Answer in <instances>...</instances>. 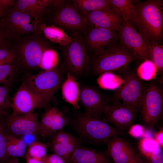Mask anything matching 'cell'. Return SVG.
<instances>
[{
    "label": "cell",
    "instance_id": "1",
    "mask_svg": "<svg viewBox=\"0 0 163 163\" xmlns=\"http://www.w3.org/2000/svg\"><path fill=\"white\" fill-rule=\"evenodd\" d=\"M135 27L150 42H159L163 37V1L137 0Z\"/></svg>",
    "mask_w": 163,
    "mask_h": 163
},
{
    "label": "cell",
    "instance_id": "2",
    "mask_svg": "<svg viewBox=\"0 0 163 163\" xmlns=\"http://www.w3.org/2000/svg\"><path fill=\"white\" fill-rule=\"evenodd\" d=\"M137 59L135 55L119 40L110 43L101 53L93 55L90 69L94 75H99L128 67Z\"/></svg>",
    "mask_w": 163,
    "mask_h": 163
},
{
    "label": "cell",
    "instance_id": "3",
    "mask_svg": "<svg viewBox=\"0 0 163 163\" xmlns=\"http://www.w3.org/2000/svg\"><path fill=\"white\" fill-rule=\"evenodd\" d=\"M72 37L70 43L62 46L63 69L66 74L69 73L76 78L88 74L90 62L82 33H74Z\"/></svg>",
    "mask_w": 163,
    "mask_h": 163
},
{
    "label": "cell",
    "instance_id": "4",
    "mask_svg": "<svg viewBox=\"0 0 163 163\" xmlns=\"http://www.w3.org/2000/svg\"><path fill=\"white\" fill-rule=\"evenodd\" d=\"M139 110L141 120L145 124L153 126L161 118L163 111L162 85L153 80L145 86Z\"/></svg>",
    "mask_w": 163,
    "mask_h": 163
},
{
    "label": "cell",
    "instance_id": "5",
    "mask_svg": "<svg viewBox=\"0 0 163 163\" xmlns=\"http://www.w3.org/2000/svg\"><path fill=\"white\" fill-rule=\"evenodd\" d=\"M123 82L111 96L136 110H139L145 86L136 73L129 66L117 71Z\"/></svg>",
    "mask_w": 163,
    "mask_h": 163
},
{
    "label": "cell",
    "instance_id": "6",
    "mask_svg": "<svg viewBox=\"0 0 163 163\" xmlns=\"http://www.w3.org/2000/svg\"><path fill=\"white\" fill-rule=\"evenodd\" d=\"M24 82L46 104L51 100L63 82L62 74L56 68L29 75Z\"/></svg>",
    "mask_w": 163,
    "mask_h": 163
},
{
    "label": "cell",
    "instance_id": "7",
    "mask_svg": "<svg viewBox=\"0 0 163 163\" xmlns=\"http://www.w3.org/2000/svg\"><path fill=\"white\" fill-rule=\"evenodd\" d=\"M75 125L82 136L95 142L106 143L112 137L123 135L121 131L102 119L88 117L84 114L78 117Z\"/></svg>",
    "mask_w": 163,
    "mask_h": 163
},
{
    "label": "cell",
    "instance_id": "8",
    "mask_svg": "<svg viewBox=\"0 0 163 163\" xmlns=\"http://www.w3.org/2000/svg\"><path fill=\"white\" fill-rule=\"evenodd\" d=\"M54 5L56 9L53 15L54 22L64 29L85 34L88 30L89 24L86 18L80 14L72 5L65 3L63 1H56Z\"/></svg>",
    "mask_w": 163,
    "mask_h": 163
},
{
    "label": "cell",
    "instance_id": "9",
    "mask_svg": "<svg viewBox=\"0 0 163 163\" xmlns=\"http://www.w3.org/2000/svg\"><path fill=\"white\" fill-rule=\"evenodd\" d=\"M110 96L106 95L98 88L84 85L80 88L79 101L84 107L86 116L101 119L109 103Z\"/></svg>",
    "mask_w": 163,
    "mask_h": 163
},
{
    "label": "cell",
    "instance_id": "10",
    "mask_svg": "<svg viewBox=\"0 0 163 163\" xmlns=\"http://www.w3.org/2000/svg\"><path fill=\"white\" fill-rule=\"evenodd\" d=\"M117 31L119 42L129 49L138 59L143 61L150 59L148 41L135 28L123 21Z\"/></svg>",
    "mask_w": 163,
    "mask_h": 163
},
{
    "label": "cell",
    "instance_id": "11",
    "mask_svg": "<svg viewBox=\"0 0 163 163\" xmlns=\"http://www.w3.org/2000/svg\"><path fill=\"white\" fill-rule=\"evenodd\" d=\"M137 112L111 96L110 102L105 109L102 120L113 125L120 130H126L133 124Z\"/></svg>",
    "mask_w": 163,
    "mask_h": 163
},
{
    "label": "cell",
    "instance_id": "12",
    "mask_svg": "<svg viewBox=\"0 0 163 163\" xmlns=\"http://www.w3.org/2000/svg\"><path fill=\"white\" fill-rule=\"evenodd\" d=\"M11 102L12 114L14 115L32 112L36 108L46 105L43 100L32 91L24 82L17 90Z\"/></svg>",
    "mask_w": 163,
    "mask_h": 163
},
{
    "label": "cell",
    "instance_id": "13",
    "mask_svg": "<svg viewBox=\"0 0 163 163\" xmlns=\"http://www.w3.org/2000/svg\"><path fill=\"white\" fill-rule=\"evenodd\" d=\"M85 34L86 48L93 55L101 53L110 43L119 40L117 30L91 27Z\"/></svg>",
    "mask_w": 163,
    "mask_h": 163
},
{
    "label": "cell",
    "instance_id": "14",
    "mask_svg": "<svg viewBox=\"0 0 163 163\" xmlns=\"http://www.w3.org/2000/svg\"><path fill=\"white\" fill-rule=\"evenodd\" d=\"M6 125L12 133L17 135H34L39 132L37 116L33 112L21 115L12 114L8 119Z\"/></svg>",
    "mask_w": 163,
    "mask_h": 163
},
{
    "label": "cell",
    "instance_id": "15",
    "mask_svg": "<svg viewBox=\"0 0 163 163\" xmlns=\"http://www.w3.org/2000/svg\"><path fill=\"white\" fill-rule=\"evenodd\" d=\"M91 27L117 30L123 21L121 15L112 8L97 10L83 15Z\"/></svg>",
    "mask_w": 163,
    "mask_h": 163
},
{
    "label": "cell",
    "instance_id": "16",
    "mask_svg": "<svg viewBox=\"0 0 163 163\" xmlns=\"http://www.w3.org/2000/svg\"><path fill=\"white\" fill-rule=\"evenodd\" d=\"M68 123L64 114L57 108L53 107L42 114L40 123L39 133L46 137L60 131Z\"/></svg>",
    "mask_w": 163,
    "mask_h": 163
},
{
    "label": "cell",
    "instance_id": "17",
    "mask_svg": "<svg viewBox=\"0 0 163 163\" xmlns=\"http://www.w3.org/2000/svg\"><path fill=\"white\" fill-rule=\"evenodd\" d=\"M106 144L108 154L115 163H129L136 152L128 142L118 136L111 138Z\"/></svg>",
    "mask_w": 163,
    "mask_h": 163
},
{
    "label": "cell",
    "instance_id": "18",
    "mask_svg": "<svg viewBox=\"0 0 163 163\" xmlns=\"http://www.w3.org/2000/svg\"><path fill=\"white\" fill-rule=\"evenodd\" d=\"M46 44L40 40L32 39L23 43L20 50L21 59L29 68L38 66L43 51L47 49Z\"/></svg>",
    "mask_w": 163,
    "mask_h": 163
},
{
    "label": "cell",
    "instance_id": "19",
    "mask_svg": "<svg viewBox=\"0 0 163 163\" xmlns=\"http://www.w3.org/2000/svg\"><path fill=\"white\" fill-rule=\"evenodd\" d=\"M33 18L29 14L16 10L12 11L9 21L13 34L21 35L39 31L40 29L36 26L37 22L33 21Z\"/></svg>",
    "mask_w": 163,
    "mask_h": 163
},
{
    "label": "cell",
    "instance_id": "20",
    "mask_svg": "<svg viewBox=\"0 0 163 163\" xmlns=\"http://www.w3.org/2000/svg\"><path fill=\"white\" fill-rule=\"evenodd\" d=\"M69 162L71 163H110L103 154L89 148L77 146Z\"/></svg>",
    "mask_w": 163,
    "mask_h": 163
},
{
    "label": "cell",
    "instance_id": "21",
    "mask_svg": "<svg viewBox=\"0 0 163 163\" xmlns=\"http://www.w3.org/2000/svg\"><path fill=\"white\" fill-rule=\"evenodd\" d=\"M54 0H18L16 3V10L29 14L37 21L38 17L49 6L53 5Z\"/></svg>",
    "mask_w": 163,
    "mask_h": 163
},
{
    "label": "cell",
    "instance_id": "22",
    "mask_svg": "<svg viewBox=\"0 0 163 163\" xmlns=\"http://www.w3.org/2000/svg\"><path fill=\"white\" fill-rule=\"evenodd\" d=\"M137 0H107L110 6L122 17L123 21L134 28L136 16L135 4Z\"/></svg>",
    "mask_w": 163,
    "mask_h": 163
},
{
    "label": "cell",
    "instance_id": "23",
    "mask_svg": "<svg viewBox=\"0 0 163 163\" xmlns=\"http://www.w3.org/2000/svg\"><path fill=\"white\" fill-rule=\"evenodd\" d=\"M63 82L61 88L62 97L64 100L76 109L80 108L78 102L80 95V88L76 78L69 73Z\"/></svg>",
    "mask_w": 163,
    "mask_h": 163
},
{
    "label": "cell",
    "instance_id": "24",
    "mask_svg": "<svg viewBox=\"0 0 163 163\" xmlns=\"http://www.w3.org/2000/svg\"><path fill=\"white\" fill-rule=\"evenodd\" d=\"M39 27L47 39L61 46L67 45L72 41V37L69 36L62 29L55 26L43 24L40 25Z\"/></svg>",
    "mask_w": 163,
    "mask_h": 163
},
{
    "label": "cell",
    "instance_id": "25",
    "mask_svg": "<svg viewBox=\"0 0 163 163\" xmlns=\"http://www.w3.org/2000/svg\"><path fill=\"white\" fill-rule=\"evenodd\" d=\"M6 150L8 157L17 158L25 156L27 144L22 139L11 135H5Z\"/></svg>",
    "mask_w": 163,
    "mask_h": 163
},
{
    "label": "cell",
    "instance_id": "26",
    "mask_svg": "<svg viewBox=\"0 0 163 163\" xmlns=\"http://www.w3.org/2000/svg\"><path fill=\"white\" fill-rule=\"evenodd\" d=\"M73 4L83 15L88 12L104 9L112 8L107 0H75Z\"/></svg>",
    "mask_w": 163,
    "mask_h": 163
},
{
    "label": "cell",
    "instance_id": "27",
    "mask_svg": "<svg viewBox=\"0 0 163 163\" xmlns=\"http://www.w3.org/2000/svg\"><path fill=\"white\" fill-rule=\"evenodd\" d=\"M97 82L99 86L102 89L115 90L122 84L123 80L120 75L112 72H107L99 75Z\"/></svg>",
    "mask_w": 163,
    "mask_h": 163
},
{
    "label": "cell",
    "instance_id": "28",
    "mask_svg": "<svg viewBox=\"0 0 163 163\" xmlns=\"http://www.w3.org/2000/svg\"><path fill=\"white\" fill-rule=\"evenodd\" d=\"M136 72L141 80L149 81L156 78L158 71L154 63L150 59H147L139 66Z\"/></svg>",
    "mask_w": 163,
    "mask_h": 163
},
{
    "label": "cell",
    "instance_id": "29",
    "mask_svg": "<svg viewBox=\"0 0 163 163\" xmlns=\"http://www.w3.org/2000/svg\"><path fill=\"white\" fill-rule=\"evenodd\" d=\"M150 59L156 66L158 72L163 70V45L157 42L148 41Z\"/></svg>",
    "mask_w": 163,
    "mask_h": 163
},
{
    "label": "cell",
    "instance_id": "30",
    "mask_svg": "<svg viewBox=\"0 0 163 163\" xmlns=\"http://www.w3.org/2000/svg\"><path fill=\"white\" fill-rule=\"evenodd\" d=\"M58 61L57 52L53 49L47 48L43 51L38 66L44 71L51 70L56 68Z\"/></svg>",
    "mask_w": 163,
    "mask_h": 163
},
{
    "label": "cell",
    "instance_id": "31",
    "mask_svg": "<svg viewBox=\"0 0 163 163\" xmlns=\"http://www.w3.org/2000/svg\"><path fill=\"white\" fill-rule=\"evenodd\" d=\"M78 143L77 140L67 145L61 144L53 141L52 148L54 153L62 158L67 163L69 162L72 153L78 146Z\"/></svg>",
    "mask_w": 163,
    "mask_h": 163
},
{
    "label": "cell",
    "instance_id": "32",
    "mask_svg": "<svg viewBox=\"0 0 163 163\" xmlns=\"http://www.w3.org/2000/svg\"><path fill=\"white\" fill-rule=\"evenodd\" d=\"M45 144L35 141L29 145L26 154L38 160L44 162L47 155Z\"/></svg>",
    "mask_w": 163,
    "mask_h": 163
},
{
    "label": "cell",
    "instance_id": "33",
    "mask_svg": "<svg viewBox=\"0 0 163 163\" xmlns=\"http://www.w3.org/2000/svg\"><path fill=\"white\" fill-rule=\"evenodd\" d=\"M15 65L12 62L0 65V83H10L14 76Z\"/></svg>",
    "mask_w": 163,
    "mask_h": 163
},
{
    "label": "cell",
    "instance_id": "34",
    "mask_svg": "<svg viewBox=\"0 0 163 163\" xmlns=\"http://www.w3.org/2000/svg\"><path fill=\"white\" fill-rule=\"evenodd\" d=\"M139 154L143 163H163V151L161 147L151 152Z\"/></svg>",
    "mask_w": 163,
    "mask_h": 163
},
{
    "label": "cell",
    "instance_id": "35",
    "mask_svg": "<svg viewBox=\"0 0 163 163\" xmlns=\"http://www.w3.org/2000/svg\"><path fill=\"white\" fill-rule=\"evenodd\" d=\"M138 146L139 154L151 152L160 147L154 139L150 138L141 139L139 142Z\"/></svg>",
    "mask_w": 163,
    "mask_h": 163
},
{
    "label": "cell",
    "instance_id": "36",
    "mask_svg": "<svg viewBox=\"0 0 163 163\" xmlns=\"http://www.w3.org/2000/svg\"><path fill=\"white\" fill-rule=\"evenodd\" d=\"M76 140H77L70 133L60 131L54 136L53 141L62 145H67Z\"/></svg>",
    "mask_w": 163,
    "mask_h": 163
},
{
    "label": "cell",
    "instance_id": "37",
    "mask_svg": "<svg viewBox=\"0 0 163 163\" xmlns=\"http://www.w3.org/2000/svg\"><path fill=\"white\" fill-rule=\"evenodd\" d=\"M6 150L5 135L2 125L0 124V163H5L8 158Z\"/></svg>",
    "mask_w": 163,
    "mask_h": 163
},
{
    "label": "cell",
    "instance_id": "38",
    "mask_svg": "<svg viewBox=\"0 0 163 163\" xmlns=\"http://www.w3.org/2000/svg\"><path fill=\"white\" fill-rule=\"evenodd\" d=\"M17 57L14 51L0 49V65L13 62Z\"/></svg>",
    "mask_w": 163,
    "mask_h": 163
},
{
    "label": "cell",
    "instance_id": "39",
    "mask_svg": "<svg viewBox=\"0 0 163 163\" xmlns=\"http://www.w3.org/2000/svg\"><path fill=\"white\" fill-rule=\"evenodd\" d=\"M7 88L0 86V112L2 109L8 107H12V102L9 99Z\"/></svg>",
    "mask_w": 163,
    "mask_h": 163
},
{
    "label": "cell",
    "instance_id": "40",
    "mask_svg": "<svg viewBox=\"0 0 163 163\" xmlns=\"http://www.w3.org/2000/svg\"><path fill=\"white\" fill-rule=\"evenodd\" d=\"M129 129L128 133L135 138L141 137L144 134L143 126L139 124H133Z\"/></svg>",
    "mask_w": 163,
    "mask_h": 163
},
{
    "label": "cell",
    "instance_id": "41",
    "mask_svg": "<svg viewBox=\"0 0 163 163\" xmlns=\"http://www.w3.org/2000/svg\"><path fill=\"white\" fill-rule=\"evenodd\" d=\"M44 163H66L65 160L59 155L54 153L47 155Z\"/></svg>",
    "mask_w": 163,
    "mask_h": 163
},
{
    "label": "cell",
    "instance_id": "42",
    "mask_svg": "<svg viewBox=\"0 0 163 163\" xmlns=\"http://www.w3.org/2000/svg\"><path fill=\"white\" fill-rule=\"evenodd\" d=\"M163 130H161L157 132L155 136L154 139L161 148H162L163 147Z\"/></svg>",
    "mask_w": 163,
    "mask_h": 163
},
{
    "label": "cell",
    "instance_id": "43",
    "mask_svg": "<svg viewBox=\"0 0 163 163\" xmlns=\"http://www.w3.org/2000/svg\"><path fill=\"white\" fill-rule=\"evenodd\" d=\"M14 3V1L11 0H0V6L2 8H7L13 5Z\"/></svg>",
    "mask_w": 163,
    "mask_h": 163
},
{
    "label": "cell",
    "instance_id": "44",
    "mask_svg": "<svg viewBox=\"0 0 163 163\" xmlns=\"http://www.w3.org/2000/svg\"><path fill=\"white\" fill-rule=\"evenodd\" d=\"M33 135V134H29L24 136L25 137L24 139H23L27 145L29 143V145L35 141L33 140L34 138Z\"/></svg>",
    "mask_w": 163,
    "mask_h": 163
},
{
    "label": "cell",
    "instance_id": "45",
    "mask_svg": "<svg viewBox=\"0 0 163 163\" xmlns=\"http://www.w3.org/2000/svg\"><path fill=\"white\" fill-rule=\"evenodd\" d=\"M25 156L27 163H44L43 162L33 158L26 154Z\"/></svg>",
    "mask_w": 163,
    "mask_h": 163
},
{
    "label": "cell",
    "instance_id": "46",
    "mask_svg": "<svg viewBox=\"0 0 163 163\" xmlns=\"http://www.w3.org/2000/svg\"><path fill=\"white\" fill-rule=\"evenodd\" d=\"M129 163H143L138 153L136 152L133 159Z\"/></svg>",
    "mask_w": 163,
    "mask_h": 163
},
{
    "label": "cell",
    "instance_id": "47",
    "mask_svg": "<svg viewBox=\"0 0 163 163\" xmlns=\"http://www.w3.org/2000/svg\"><path fill=\"white\" fill-rule=\"evenodd\" d=\"M5 163H20L16 158L9 157Z\"/></svg>",
    "mask_w": 163,
    "mask_h": 163
},
{
    "label": "cell",
    "instance_id": "48",
    "mask_svg": "<svg viewBox=\"0 0 163 163\" xmlns=\"http://www.w3.org/2000/svg\"><path fill=\"white\" fill-rule=\"evenodd\" d=\"M2 14V10L0 6V16H1Z\"/></svg>",
    "mask_w": 163,
    "mask_h": 163
}]
</instances>
